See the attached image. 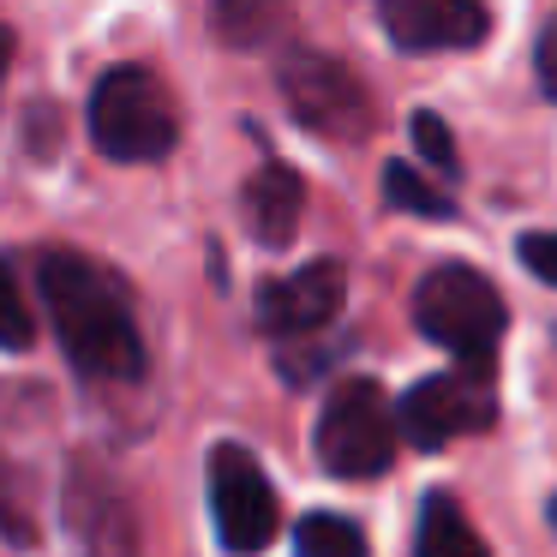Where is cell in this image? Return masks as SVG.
Returning a JSON list of instances; mask_svg holds the SVG:
<instances>
[{
    "mask_svg": "<svg viewBox=\"0 0 557 557\" xmlns=\"http://www.w3.org/2000/svg\"><path fill=\"white\" fill-rule=\"evenodd\" d=\"M37 288L49 300V318L61 330V348L97 384H138L145 377V336H138L126 294L109 270H97L78 252H42Z\"/></svg>",
    "mask_w": 557,
    "mask_h": 557,
    "instance_id": "6da1fadb",
    "label": "cell"
},
{
    "mask_svg": "<svg viewBox=\"0 0 557 557\" xmlns=\"http://www.w3.org/2000/svg\"><path fill=\"white\" fill-rule=\"evenodd\" d=\"M413 324L420 336L456 354L473 377H492V354L509 330V312L492 276H480L473 264H432L413 288Z\"/></svg>",
    "mask_w": 557,
    "mask_h": 557,
    "instance_id": "7a4b0ae2",
    "label": "cell"
},
{
    "mask_svg": "<svg viewBox=\"0 0 557 557\" xmlns=\"http://www.w3.org/2000/svg\"><path fill=\"white\" fill-rule=\"evenodd\" d=\"M90 138L109 162H162L181 138L162 78L145 66H109L90 90Z\"/></svg>",
    "mask_w": 557,
    "mask_h": 557,
    "instance_id": "3957f363",
    "label": "cell"
},
{
    "mask_svg": "<svg viewBox=\"0 0 557 557\" xmlns=\"http://www.w3.org/2000/svg\"><path fill=\"white\" fill-rule=\"evenodd\" d=\"M396 449V401L372 377H348V384L330 389V401L318 408V461L336 480H377V473H389Z\"/></svg>",
    "mask_w": 557,
    "mask_h": 557,
    "instance_id": "277c9868",
    "label": "cell"
},
{
    "mask_svg": "<svg viewBox=\"0 0 557 557\" xmlns=\"http://www.w3.org/2000/svg\"><path fill=\"white\" fill-rule=\"evenodd\" d=\"M210 521H216L222 552H234V557H258L276 540V528H282L276 485L264 480L252 449H240V444L210 449Z\"/></svg>",
    "mask_w": 557,
    "mask_h": 557,
    "instance_id": "5b68a950",
    "label": "cell"
},
{
    "mask_svg": "<svg viewBox=\"0 0 557 557\" xmlns=\"http://www.w3.org/2000/svg\"><path fill=\"white\" fill-rule=\"evenodd\" d=\"M282 97H288L294 121L306 126V133L318 138H360L372 133V97H366V85L354 78V66H342L336 54H288L276 73Z\"/></svg>",
    "mask_w": 557,
    "mask_h": 557,
    "instance_id": "8992f818",
    "label": "cell"
},
{
    "mask_svg": "<svg viewBox=\"0 0 557 557\" xmlns=\"http://www.w3.org/2000/svg\"><path fill=\"white\" fill-rule=\"evenodd\" d=\"M492 420H497V401H492V389H485V377H456V372L420 377V384L396 401L401 437H408L413 449H425V456L449 449L456 437L492 432Z\"/></svg>",
    "mask_w": 557,
    "mask_h": 557,
    "instance_id": "52a82bcc",
    "label": "cell"
},
{
    "mask_svg": "<svg viewBox=\"0 0 557 557\" xmlns=\"http://www.w3.org/2000/svg\"><path fill=\"white\" fill-rule=\"evenodd\" d=\"M66 528L78 533L85 557H138L133 504L114 485V473L97 468L90 456H78L73 473H66Z\"/></svg>",
    "mask_w": 557,
    "mask_h": 557,
    "instance_id": "ba28073f",
    "label": "cell"
},
{
    "mask_svg": "<svg viewBox=\"0 0 557 557\" xmlns=\"http://www.w3.org/2000/svg\"><path fill=\"white\" fill-rule=\"evenodd\" d=\"M348 300V270L336 258H312V264L288 270V276L258 288V330L270 336H312Z\"/></svg>",
    "mask_w": 557,
    "mask_h": 557,
    "instance_id": "9c48e42d",
    "label": "cell"
},
{
    "mask_svg": "<svg viewBox=\"0 0 557 557\" xmlns=\"http://www.w3.org/2000/svg\"><path fill=\"white\" fill-rule=\"evenodd\" d=\"M384 30L408 54L480 49L492 37V7L485 0H384Z\"/></svg>",
    "mask_w": 557,
    "mask_h": 557,
    "instance_id": "30bf717a",
    "label": "cell"
},
{
    "mask_svg": "<svg viewBox=\"0 0 557 557\" xmlns=\"http://www.w3.org/2000/svg\"><path fill=\"white\" fill-rule=\"evenodd\" d=\"M246 228H252V240L264 246H288L294 234H300V210H306V186L300 174L288 169V162H264V169L246 181Z\"/></svg>",
    "mask_w": 557,
    "mask_h": 557,
    "instance_id": "8fae6325",
    "label": "cell"
},
{
    "mask_svg": "<svg viewBox=\"0 0 557 557\" xmlns=\"http://www.w3.org/2000/svg\"><path fill=\"white\" fill-rule=\"evenodd\" d=\"M413 557H492L480 540V528L468 521L456 492H425L420 504V540H413Z\"/></svg>",
    "mask_w": 557,
    "mask_h": 557,
    "instance_id": "7c38bea8",
    "label": "cell"
},
{
    "mask_svg": "<svg viewBox=\"0 0 557 557\" xmlns=\"http://www.w3.org/2000/svg\"><path fill=\"white\" fill-rule=\"evenodd\" d=\"M276 25H282V0H216L210 7V30L228 49H258Z\"/></svg>",
    "mask_w": 557,
    "mask_h": 557,
    "instance_id": "4fadbf2b",
    "label": "cell"
},
{
    "mask_svg": "<svg viewBox=\"0 0 557 557\" xmlns=\"http://www.w3.org/2000/svg\"><path fill=\"white\" fill-rule=\"evenodd\" d=\"M294 552L300 557H372L366 552V533L342 516H306L294 528Z\"/></svg>",
    "mask_w": 557,
    "mask_h": 557,
    "instance_id": "5bb4252c",
    "label": "cell"
},
{
    "mask_svg": "<svg viewBox=\"0 0 557 557\" xmlns=\"http://www.w3.org/2000/svg\"><path fill=\"white\" fill-rule=\"evenodd\" d=\"M384 198L396 210H408V216H425V222H444V216H456L449 210V193H437V186H425L420 174L408 169V162H389L384 169Z\"/></svg>",
    "mask_w": 557,
    "mask_h": 557,
    "instance_id": "9a60e30c",
    "label": "cell"
},
{
    "mask_svg": "<svg viewBox=\"0 0 557 557\" xmlns=\"http://www.w3.org/2000/svg\"><path fill=\"white\" fill-rule=\"evenodd\" d=\"M37 342V318L25 306V288H18V270L0 258V348L7 354H25Z\"/></svg>",
    "mask_w": 557,
    "mask_h": 557,
    "instance_id": "2e32d148",
    "label": "cell"
},
{
    "mask_svg": "<svg viewBox=\"0 0 557 557\" xmlns=\"http://www.w3.org/2000/svg\"><path fill=\"white\" fill-rule=\"evenodd\" d=\"M413 145H420V157L432 162L437 174H456V138H449V126L437 121V114H413Z\"/></svg>",
    "mask_w": 557,
    "mask_h": 557,
    "instance_id": "e0dca14e",
    "label": "cell"
},
{
    "mask_svg": "<svg viewBox=\"0 0 557 557\" xmlns=\"http://www.w3.org/2000/svg\"><path fill=\"white\" fill-rule=\"evenodd\" d=\"M521 264L557 288V234H528V240H521Z\"/></svg>",
    "mask_w": 557,
    "mask_h": 557,
    "instance_id": "ac0fdd59",
    "label": "cell"
},
{
    "mask_svg": "<svg viewBox=\"0 0 557 557\" xmlns=\"http://www.w3.org/2000/svg\"><path fill=\"white\" fill-rule=\"evenodd\" d=\"M533 66H540V90L557 102V13H552V25L540 30V49H533Z\"/></svg>",
    "mask_w": 557,
    "mask_h": 557,
    "instance_id": "d6986e66",
    "label": "cell"
},
{
    "mask_svg": "<svg viewBox=\"0 0 557 557\" xmlns=\"http://www.w3.org/2000/svg\"><path fill=\"white\" fill-rule=\"evenodd\" d=\"M13 54H18V42H13V30L0 25V78H7V66H13Z\"/></svg>",
    "mask_w": 557,
    "mask_h": 557,
    "instance_id": "ffe728a7",
    "label": "cell"
},
{
    "mask_svg": "<svg viewBox=\"0 0 557 557\" xmlns=\"http://www.w3.org/2000/svg\"><path fill=\"white\" fill-rule=\"evenodd\" d=\"M552 528H557V497H552Z\"/></svg>",
    "mask_w": 557,
    "mask_h": 557,
    "instance_id": "44dd1931",
    "label": "cell"
}]
</instances>
